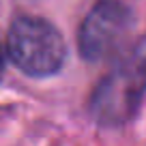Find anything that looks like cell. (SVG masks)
Returning a JSON list of instances; mask_svg holds the SVG:
<instances>
[{
    "instance_id": "1",
    "label": "cell",
    "mask_w": 146,
    "mask_h": 146,
    "mask_svg": "<svg viewBox=\"0 0 146 146\" xmlns=\"http://www.w3.org/2000/svg\"><path fill=\"white\" fill-rule=\"evenodd\" d=\"M146 95V39L118 58L112 71L95 86L88 114L101 127H120L137 114Z\"/></svg>"
},
{
    "instance_id": "2",
    "label": "cell",
    "mask_w": 146,
    "mask_h": 146,
    "mask_svg": "<svg viewBox=\"0 0 146 146\" xmlns=\"http://www.w3.org/2000/svg\"><path fill=\"white\" fill-rule=\"evenodd\" d=\"M7 54L11 62L30 78H50L67 60L62 35L41 17H19L7 35Z\"/></svg>"
},
{
    "instance_id": "3",
    "label": "cell",
    "mask_w": 146,
    "mask_h": 146,
    "mask_svg": "<svg viewBox=\"0 0 146 146\" xmlns=\"http://www.w3.org/2000/svg\"><path fill=\"white\" fill-rule=\"evenodd\" d=\"M133 11L120 0H99L84 17L78 35V47L84 60L101 62L125 47L133 30Z\"/></svg>"
},
{
    "instance_id": "4",
    "label": "cell",
    "mask_w": 146,
    "mask_h": 146,
    "mask_svg": "<svg viewBox=\"0 0 146 146\" xmlns=\"http://www.w3.org/2000/svg\"><path fill=\"white\" fill-rule=\"evenodd\" d=\"M5 73V52H2V45H0V78Z\"/></svg>"
}]
</instances>
